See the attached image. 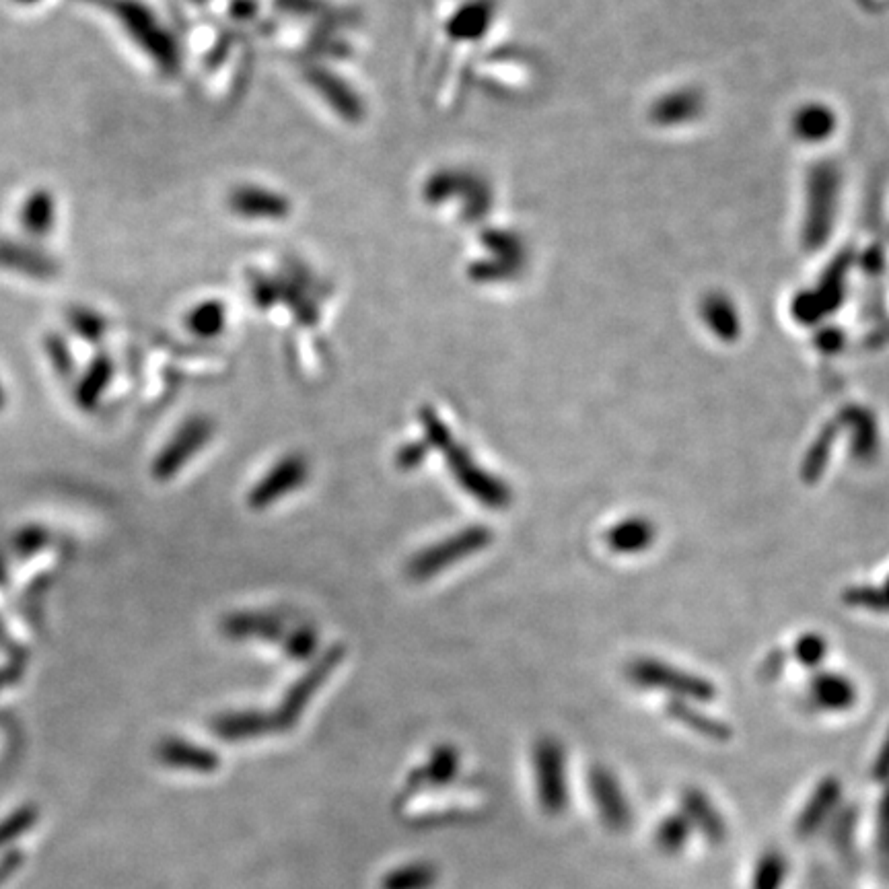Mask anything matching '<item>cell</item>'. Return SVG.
I'll list each match as a JSON object with an SVG mask.
<instances>
[{
	"instance_id": "obj_1",
	"label": "cell",
	"mask_w": 889,
	"mask_h": 889,
	"mask_svg": "<svg viewBox=\"0 0 889 889\" xmlns=\"http://www.w3.org/2000/svg\"><path fill=\"white\" fill-rule=\"evenodd\" d=\"M420 420L424 426L426 443H429V447L443 451L451 476L472 499L492 509L509 507V503L513 501L509 486L503 480L488 474L464 445H457L453 441L449 426L439 418L435 410L424 408L420 412Z\"/></svg>"
},
{
	"instance_id": "obj_2",
	"label": "cell",
	"mask_w": 889,
	"mask_h": 889,
	"mask_svg": "<svg viewBox=\"0 0 889 889\" xmlns=\"http://www.w3.org/2000/svg\"><path fill=\"white\" fill-rule=\"evenodd\" d=\"M490 542V529H486L484 525H470L453 533L447 540H441L435 546L424 548L416 556H412L406 564V575L416 583L429 581L464 558L484 550Z\"/></svg>"
},
{
	"instance_id": "obj_3",
	"label": "cell",
	"mask_w": 889,
	"mask_h": 889,
	"mask_svg": "<svg viewBox=\"0 0 889 889\" xmlns=\"http://www.w3.org/2000/svg\"><path fill=\"white\" fill-rule=\"evenodd\" d=\"M566 754L562 745L544 737L533 748V778H536V795L540 809L550 815H562L568 807V776Z\"/></svg>"
},
{
	"instance_id": "obj_4",
	"label": "cell",
	"mask_w": 889,
	"mask_h": 889,
	"mask_svg": "<svg viewBox=\"0 0 889 889\" xmlns=\"http://www.w3.org/2000/svg\"><path fill=\"white\" fill-rule=\"evenodd\" d=\"M587 787L601 824L614 834L626 832L632 826L634 815L616 774L603 766H595L589 772Z\"/></svg>"
},
{
	"instance_id": "obj_5",
	"label": "cell",
	"mask_w": 889,
	"mask_h": 889,
	"mask_svg": "<svg viewBox=\"0 0 889 889\" xmlns=\"http://www.w3.org/2000/svg\"><path fill=\"white\" fill-rule=\"evenodd\" d=\"M212 431H215L212 422L204 416L186 420L155 457L153 476L157 480H171L196 453L204 449L212 437Z\"/></svg>"
},
{
	"instance_id": "obj_6",
	"label": "cell",
	"mask_w": 889,
	"mask_h": 889,
	"mask_svg": "<svg viewBox=\"0 0 889 889\" xmlns=\"http://www.w3.org/2000/svg\"><path fill=\"white\" fill-rule=\"evenodd\" d=\"M630 678L640 686L669 690L673 694L686 696L696 702H708V700L715 698V688L708 682L696 678V675H690L680 669H673V667H669L665 663H657V661L645 659V661L632 663Z\"/></svg>"
},
{
	"instance_id": "obj_7",
	"label": "cell",
	"mask_w": 889,
	"mask_h": 889,
	"mask_svg": "<svg viewBox=\"0 0 889 889\" xmlns=\"http://www.w3.org/2000/svg\"><path fill=\"white\" fill-rule=\"evenodd\" d=\"M309 478V464L303 455H287L278 459L270 472L252 488L247 505L252 509H266L284 496L299 490Z\"/></svg>"
},
{
	"instance_id": "obj_8",
	"label": "cell",
	"mask_w": 889,
	"mask_h": 889,
	"mask_svg": "<svg viewBox=\"0 0 889 889\" xmlns=\"http://www.w3.org/2000/svg\"><path fill=\"white\" fill-rule=\"evenodd\" d=\"M338 663H340V651L336 649V651L328 653L326 657L319 659L315 669H311L309 673L303 675V678L289 690V694L284 696L278 713L274 717H270L274 731L291 729L299 721V717L303 715V710L307 708V704L311 702L315 692L322 688V684L328 680V675L334 671V667Z\"/></svg>"
},
{
	"instance_id": "obj_9",
	"label": "cell",
	"mask_w": 889,
	"mask_h": 889,
	"mask_svg": "<svg viewBox=\"0 0 889 889\" xmlns=\"http://www.w3.org/2000/svg\"><path fill=\"white\" fill-rule=\"evenodd\" d=\"M680 811L690 822L694 834H700L708 844L721 846L727 842V824L717 805L702 789L688 787L680 799Z\"/></svg>"
},
{
	"instance_id": "obj_10",
	"label": "cell",
	"mask_w": 889,
	"mask_h": 889,
	"mask_svg": "<svg viewBox=\"0 0 889 889\" xmlns=\"http://www.w3.org/2000/svg\"><path fill=\"white\" fill-rule=\"evenodd\" d=\"M842 797V785L836 776H826L817 787L813 789L811 797L805 801L801 813L797 815V834L799 836H811L813 832L820 830V826L826 822V817L834 811Z\"/></svg>"
},
{
	"instance_id": "obj_11",
	"label": "cell",
	"mask_w": 889,
	"mask_h": 889,
	"mask_svg": "<svg viewBox=\"0 0 889 889\" xmlns=\"http://www.w3.org/2000/svg\"><path fill=\"white\" fill-rule=\"evenodd\" d=\"M223 632L229 638H264V640H284L289 630L284 628V620L274 614H233L223 620Z\"/></svg>"
},
{
	"instance_id": "obj_12",
	"label": "cell",
	"mask_w": 889,
	"mask_h": 889,
	"mask_svg": "<svg viewBox=\"0 0 889 889\" xmlns=\"http://www.w3.org/2000/svg\"><path fill=\"white\" fill-rule=\"evenodd\" d=\"M157 758L171 768L182 770L210 772L219 766L217 754L200 748V745L188 743L186 739H163L157 748Z\"/></svg>"
},
{
	"instance_id": "obj_13",
	"label": "cell",
	"mask_w": 889,
	"mask_h": 889,
	"mask_svg": "<svg viewBox=\"0 0 889 889\" xmlns=\"http://www.w3.org/2000/svg\"><path fill=\"white\" fill-rule=\"evenodd\" d=\"M270 715L258 713V710H247V713H227L212 723V733L227 741L254 739L260 735L272 733Z\"/></svg>"
},
{
	"instance_id": "obj_14",
	"label": "cell",
	"mask_w": 889,
	"mask_h": 889,
	"mask_svg": "<svg viewBox=\"0 0 889 889\" xmlns=\"http://www.w3.org/2000/svg\"><path fill=\"white\" fill-rule=\"evenodd\" d=\"M811 696L815 704L822 710H830V713H842L857 702V692L842 675H820L811 686Z\"/></svg>"
},
{
	"instance_id": "obj_15",
	"label": "cell",
	"mask_w": 889,
	"mask_h": 889,
	"mask_svg": "<svg viewBox=\"0 0 889 889\" xmlns=\"http://www.w3.org/2000/svg\"><path fill=\"white\" fill-rule=\"evenodd\" d=\"M692 836H694V830L684 817V813L673 811V813L663 815L661 820L655 824L653 844L661 852V855L673 857V855H680V852L690 844Z\"/></svg>"
},
{
	"instance_id": "obj_16",
	"label": "cell",
	"mask_w": 889,
	"mask_h": 889,
	"mask_svg": "<svg viewBox=\"0 0 889 889\" xmlns=\"http://www.w3.org/2000/svg\"><path fill=\"white\" fill-rule=\"evenodd\" d=\"M608 546L620 554H634L643 552L651 546L655 540V527L651 521L632 517L626 521H620L610 533H608Z\"/></svg>"
},
{
	"instance_id": "obj_17",
	"label": "cell",
	"mask_w": 889,
	"mask_h": 889,
	"mask_svg": "<svg viewBox=\"0 0 889 889\" xmlns=\"http://www.w3.org/2000/svg\"><path fill=\"white\" fill-rule=\"evenodd\" d=\"M789 879V861L785 852L768 848L756 859L750 873V889H782Z\"/></svg>"
},
{
	"instance_id": "obj_18",
	"label": "cell",
	"mask_w": 889,
	"mask_h": 889,
	"mask_svg": "<svg viewBox=\"0 0 889 889\" xmlns=\"http://www.w3.org/2000/svg\"><path fill=\"white\" fill-rule=\"evenodd\" d=\"M667 713H669L675 721L684 723L686 727L694 729L696 733H700V735H704V737L717 739V741H725V739H729V735H731V731H729L727 725H723L721 721H717V719H713V717H708V715H704V713H698V710H694V708H688V706L682 704V702H671V704L667 706Z\"/></svg>"
},
{
	"instance_id": "obj_19",
	"label": "cell",
	"mask_w": 889,
	"mask_h": 889,
	"mask_svg": "<svg viewBox=\"0 0 889 889\" xmlns=\"http://www.w3.org/2000/svg\"><path fill=\"white\" fill-rule=\"evenodd\" d=\"M437 881L435 867L426 863H414L391 871L383 879V889H429Z\"/></svg>"
},
{
	"instance_id": "obj_20",
	"label": "cell",
	"mask_w": 889,
	"mask_h": 889,
	"mask_svg": "<svg viewBox=\"0 0 889 889\" xmlns=\"http://www.w3.org/2000/svg\"><path fill=\"white\" fill-rule=\"evenodd\" d=\"M110 383V367L105 363H97L85 377V381L77 389V402L85 410H93L99 402L103 389Z\"/></svg>"
},
{
	"instance_id": "obj_21",
	"label": "cell",
	"mask_w": 889,
	"mask_h": 889,
	"mask_svg": "<svg viewBox=\"0 0 889 889\" xmlns=\"http://www.w3.org/2000/svg\"><path fill=\"white\" fill-rule=\"evenodd\" d=\"M317 640H319V636H317L315 628L305 624V626H297V628L289 630V634L284 636L280 645H282L284 653H287L293 661H297V659L301 661V659H309L315 653Z\"/></svg>"
},
{
	"instance_id": "obj_22",
	"label": "cell",
	"mask_w": 889,
	"mask_h": 889,
	"mask_svg": "<svg viewBox=\"0 0 889 889\" xmlns=\"http://www.w3.org/2000/svg\"><path fill=\"white\" fill-rule=\"evenodd\" d=\"M457 766H459L457 754L451 748H441L433 754L431 762H426V766L418 774H422V778L429 780L431 785H443V782H449L455 776Z\"/></svg>"
},
{
	"instance_id": "obj_23",
	"label": "cell",
	"mask_w": 889,
	"mask_h": 889,
	"mask_svg": "<svg viewBox=\"0 0 889 889\" xmlns=\"http://www.w3.org/2000/svg\"><path fill=\"white\" fill-rule=\"evenodd\" d=\"M846 418L855 424V433H857L855 451H857V455L869 457L877 447V431H875L873 416L867 410L857 408V410L846 412Z\"/></svg>"
},
{
	"instance_id": "obj_24",
	"label": "cell",
	"mask_w": 889,
	"mask_h": 889,
	"mask_svg": "<svg viewBox=\"0 0 889 889\" xmlns=\"http://www.w3.org/2000/svg\"><path fill=\"white\" fill-rule=\"evenodd\" d=\"M834 433H836V431L832 429V426H828V431H824L822 437L817 439L815 445L811 447V451H809V455H807V459H805V470H803L805 480L813 482L817 476L822 474V470H824V466H826V459H828L830 449H832Z\"/></svg>"
},
{
	"instance_id": "obj_25",
	"label": "cell",
	"mask_w": 889,
	"mask_h": 889,
	"mask_svg": "<svg viewBox=\"0 0 889 889\" xmlns=\"http://www.w3.org/2000/svg\"><path fill=\"white\" fill-rule=\"evenodd\" d=\"M797 655H799L801 663L817 665L826 657V640L815 636V634L803 636L797 645Z\"/></svg>"
},
{
	"instance_id": "obj_26",
	"label": "cell",
	"mask_w": 889,
	"mask_h": 889,
	"mask_svg": "<svg viewBox=\"0 0 889 889\" xmlns=\"http://www.w3.org/2000/svg\"><path fill=\"white\" fill-rule=\"evenodd\" d=\"M46 538H48V533L42 527L33 525V527L21 529L15 536L13 544L19 554H31V552H38L46 544Z\"/></svg>"
},
{
	"instance_id": "obj_27",
	"label": "cell",
	"mask_w": 889,
	"mask_h": 889,
	"mask_svg": "<svg viewBox=\"0 0 889 889\" xmlns=\"http://www.w3.org/2000/svg\"><path fill=\"white\" fill-rule=\"evenodd\" d=\"M33 820H35V811H31V809H23V811L15 813L13 817H9V820L0 826V846H5L11 838L23 834L31 826Z\"/></svg>"
},
{
	"instance_id": "obj_28",
	"label": "cell",
	"mask_w": 889,
	"mask_h": 889,
	"mask_svg": "<svg viewBox=\"0 0 889 889\" xmlns=\"http://www.w3.org/2000/svg\"><path fill=\"white\" fill-rule=\"evenodd\" d=\"M429 443H416V445H408L400 451L398 455V464L404 468H416L420 461L424 459V455L429 453Z\"/></svg>"
},
{
	"instance_id": "obj_29",
	"label": "cell",
	"mask_w": 889,
	"mask_h": 889,
	"mask_svg": "<svg viewBox=\"0 0 889 889\" xmlns=\"http://www.w3.org/2000/svg\"><path fill=\"white\" fill-rule=\"evenodd\" d=\"M879 842L883 848L889 850V793L883 797L879 807V826H877Z\"/></svg>"
}]
</instances>
